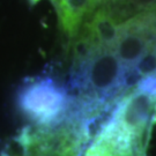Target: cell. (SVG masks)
<instances>
[{
  "label": "cell",
  "instance_id": "obj_1",
  "mask_svg": "<svg viewBox=\"0 0 156 156\" xmlns=\"http://www.w3.org/2000/svg\"><path fill=\"white\" fill-rule=\"evenodd\" d=\"M16 104L35 127L51 128L69 117L71 98L67 90L51 78L31 79L20 87Z\"/></svg>",
  "mask_w": 156,
  "mask_h": 156
},
{
  "label": "cell",
  "instance_id": "obj_2",
  "mask_svg": "<svg viewBox=\"0 0 156 156\" xmlns=\"http://www.w3.org/2000/svg\"><path fill=\"white\" fill-rule=\"evenodd\" d=\"M84 129L80 125L27 127L16 138L24 156H80Z\"/></svg>",
  "mask_w": 156,
  "mask_h": 156
},
{
  "label": "cell",
  "instance_id": "obj_3",
  "mask_svg": "<svg viewBox=\"0 0 156 156\" xmlns=\"http://www.w3.org/2000/svg\"><path fill=\"white\" fill-rule=\"evenodd\" d=\"M144 134L124 124L112 112L83 156H141Z\"/></svg>",
  "mask_w": 156,
  "mask_h": 156
},
{
  "label": "cell",
  "instance_id": "obj_4",
  "mask_svg": "<svg viewBox=\"0 0 156 156\" xmlns=\"http://www.w3.org/2000/svg\"><path fill=\"white\" fill-rule=\"evenodd\" d=\"M112 50L128 71H134L140 60L153 50V41L141 34L120 30V36Z\"/></svg>",
  "mask_w": 156,
  "mask_h": 156
},
{
  "label": "cell",
  "instance_id": "obj_5",
  "mask_svg": "<svg viewBox=\"0 0 156 156\" xmlns=\"http://www.w3.org/2000/svg\"><path fill=\"white\" fill-rule=\"evenodd\" d=\"M96 44L104 49H113L120 36V29L112 21L104 8H98L94 15L84 23Z\"/></svg>",
  "mask_w": 156,
  "mask_h": 156
},
{
  "label": "cell",
  "instance_id": "obj_6",
  "mask_svg": "<svg viewBox=\"0 0 156 156\" xmlns=\"http://www.w3.org/2000/svg\"><path fill=\"white\" fill-rule=\"evenodd\" d=\"M128 1L133 4L141 13L156 11V0H128Z\"/></svg>",
  "mask_w": 156,
  "mask_h": 156
},
{
  "label": "cell",
  "instance_id": "obj_7",
  "mask_svg": "<svg viewBox=\"0 0 156 156\" xmlns=\"http://www.w3.org/2000/svg\"><path fill=\"white\" fill-rule=\"evenodd\" d=\"M1 156H11V155H8V154H6V153H2V155Z\"/></svg>",
  "mask_w": 156,
  "mask_h": 156
}]
</instances>
